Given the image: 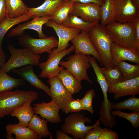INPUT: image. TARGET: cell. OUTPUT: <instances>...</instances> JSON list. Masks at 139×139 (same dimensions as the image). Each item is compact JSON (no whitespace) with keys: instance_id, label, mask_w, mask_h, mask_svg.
<instances>
[{"instance_id":"29","label":"cell","mask_w":139,"mask_h":139,"mask_svg":"<svg viewBox=\"0 0 139 139\" xmlns=\"http://www.w3.org/2000/svg\"><path fill=\"white\" fill-rule=\"evenodd\" d=\"M115 11L112 0H106L100 6V24L106 26L115 21Z\"/></svg>"},{"instance_id":"40","label":"cell","mask_w":139,"mask_h":139,"mask_svg":"<svg viewBox=\"0 0 139 139\" xmlns=\"http://www.w3.org/2000/svg\"><path fill=\"white\" fill-rule=\"evenodd\" d=\"M118 136L115 132L108 129L100 137L99 139H118Z\"/></svg>"},{"instance_id":"25","label":"cell","mask_w":139,"mask_h":139,"mask_svg":"<svg viewBox=\"0 0 139 139\" xmlns=\"http://www.w3.org/2000/svg\"><path fill=\"white\" fill-rule=\"evenodd\" d=\"M25 85V80L23 79L11 77L7 73L0 68V93L12 91L14 88Z\"/></svg>"},{"instance_id":"4","label":"cell","mask_w":139,"mask_h":139,"mask_svg":"<svg viewBox=\"0 0 139 139\" xmlns=\"http://www.w3.org/2000/svg\"><path fill=\"white\" fill-rule=\"evenodd\" d=\"M7 48L11 56L8 60L0 68L7 73L13 69L27 65L35 66L39 65L41 57L40 55L33 54L29 49L16 48L10 44Z\"/></svg>"},{"instance_id":"24","label":"cell","mask_w":139,"mask_h":139,"mask_svg":"<svg viewBox=\"0 0 139 139\" xmlns=\"http://www.w3.org/2000/svg\"><path fill=\"white\" fill-rule=\"evenodd\" d=\"M33 16L28 12L14 18L8 17L0 23V47L2 48L3 40L5 35L12 27L33 18Z\"/></svg>"},{"instance_id":"18","label":"cell","mask_w":139,"mask_h":139,"mask_svg":"<svg viewBox=\"0 0 139 139\" xmlns=\"http://www.w3.org/2000/svg\"><path fill=\"white\" fill-rule=\"evenodd\" d=\"M100 6L93 3L75 2L73 12L83 20L92 23L100 20Z\"/></svg>"},{"instance_id":"11","label":"cell","mask_w":139,"mask_h":139,"mask_svg":"<svg viewBox=\"0 0 139 139\" xmlns=\"http://www.w3.org/2000/svg\"><path fill=\"white\" fill-rule=\"evenodd\" d=\"M115 11L114 21L120 23L133 22L139 16V10L131 0H112Z\"/></svg>"},{"instance_id":"16","label":"cell","mask_w":139,"mask_h":139,"mask_svg":"<svg viewBox=\"0 0 139 139\" xmlns=\"http://www.w3.org/2000/svg\"><path fill=\"white\" fill-rule=\"evenodd\" d=\"M33 109L35 114H39L40 117L47 121L57 124L61 121L59 114L60 108L55 101L51 100L50 102L34 104Z\"/></svg>"},{"instance_id":"23","label":"cell","mask_w":139,"mask_h":139,"mask_svg":"<svg viewBox=\"0 0 139 139\" xmlns=\"http://www.w3.org/2000/svg\"><path fill=\"white\" fill-rule=\"evenodd\" d=\"M47 122L35 114L29 122L28 127L38 134L39 139L43 137L46 138L50 134L48 128Z\"/></svg>"},{"instance_id":"33","label":"cell","mask_w":139,"mask_h":139,"mask_svg":"<svg viewBox=\"0 0 139 139\" xmlns=\"http://www.w3.org/2000/svg\"><path fill=\"white\" fill-rule=\"evenodd\" d=\"M101 69L106 78L108 87L122 81L123 75L119 68L117 66L113 68Z\"/></svg>"},{"instance_id":"15","label":"cell","mask_w":139,"mask_h":139,"mask_svg":"<svg viewBox=\"0 0 139 139\" xmlns=\"http://www.w3.org/2000/svg\"><path fill=\"white\" fill-rule=\"evenodd\" d=\"M111 55L115 66L125 60L139 65V50L133 47H124L113 42L111 47Z\"/></svg>"},{"instance_id":"9","label":"cell","mask_w":139,"mask_h":139,"mask_svg":"<svg viewBox=\"0 0 139 139\" xmlns=\"http://www.w3.org/2000/svg\"><path fill=\"white\" fill-rule=\"evenodd\" d=\"M47 82L50 85L51 100L56 103L62 111L65 112L70 102L74 99L72 95L64 86L57 76L48 79Z\"/></svg>"},{"instance_id":"19","label":"cell","mask_w":139,"mask_h":139,"mask_svg":"<svg viewBox=\"0 0 139 139\" xmlns=\"http://www.w3.org/2000/svg\"><path fill=\"white\" fill-rule=\"evenodd\" d=\"M7 139H13L12 134L15 135L16 139H39L38 134L28 127L17 124H8L6 126Z\"/></svg>"},{"instance_id":"41","label":"cell","mask_w":139,"mask_h":139,"mask_svg":"<svg viewBox=\"0 0 139 139\" xmlns=\"http://www.w3.org/2000/svg\"><path fill=\"white\" fill-rule=\"evenodd\" d=\"M67 1H73L80 4H85L89 3H93L101 6L104 2L101 0H63V2Z\"/></svg>"},{"instance_id":"39","label":"cell","mask_w":139,"mask_h":139,"mask_svg":"<svg viewBox=\"0 0 139 139\" xmlns=\"http://www.w3.org/2000/svg\"><path fill=\"white\" fill-rule=\"evenodd\" d=\"M133 22L135 29V38L133 47L139 50V16Z\"/></svg>"},{"instance_id":"37","label":"cell","mask_w":139,"mask_h":139,"mask_svg":"<svg viewBox=\"0 0 139 139\" xmlns=\"http://www.w3.org/2000/svg\"><path fill=\"white\" fill-rule=\"evenodd\" d=\"M82 110L80 99H74L71 101L65 112L66 114L79 112Z\"/></svg>"},{"instance_id":"1","label":"cell","mask_w":139,"mask_h":139,"mask_svg":"<svg viewBox=\"0 0 139 139\" xmlns=\"http://www.w3.org/2000/svg\"><path fill=\"white\" fill-rule=\"evenodd\" d=\"M88 33L100 56V65L107 68L114 67L111 55V47L113 42L108 34L106 26L99 23L93 25Z\"/></svg>"},{"instance_id":"13","label":"cell","mask_w":139,"mask_h":139,"mask_svg":"<svg viewBox=\"0 0 139 139\" xmlns=\"http://www.w3.org/2000/svg\"><path fill=\"white\" fill-rule=\"evenodd\" d=\"M75 48V53H80L87 55H92L100 63V55L90 39L88 32L81 30L71 41Z\"/></svg>"},{"instance_id":"7","label":"cell","mask_w":139,"mask_h":139,"mask_svg":"<svg viewBox=\"0 0 139 139\" xmlns=\"http://www.w3.org/2000/svg\"><path fill=\"white\" fill-rule=\"evenodd\" d=\"M18 40L20 45L29 49L35 55L45 52L49 54L54 48L57 47L58 42V40L53 36L36 39L24 34L19 37Z\"/></svg>"},{"instance_id":"30","label":"cell","mask_w":139,"mask_h":139,"mask_svg":"<svg viewBox=\"0 0 139 139\" xmlns=\"http://www.w3.org/2000/svg\"><path fill=\"white\" fill-rule=\"evenodd\" d=\"M89 61L92 66L95 73L97 82L99 84L103 92L104 99L107 98V91L108 86L105 77L101 69L98 65L95 58L87 55Z\"/></svg>"},{"instance_id":"34","label":"cell","mask_w":139,"mask_h":139,"mask_svg":"<svg viewBox=\"0 0 139 139\" xmlns=\"http://www.w3.org/2000/svg\"><path fill=\"white\" fill-rule=\"evenodd\" d=\"M114 116H117L119 118H123L128 121L133 127L137 129L139 127V112L126 113L120 110H113L111 112Z\"/></svg>"},{"instance_id":"12","label":"cell","mask_w":139,"mask_h":139,"mask_svg":"<svg viewBox=\"0 0 139 139\" xmlns=\"http://www.w3.org/2000/svg\"><path fill=\"white\" fill-rule=\"evenodd\" d=\"M107 93L114 94V100L126 96L139 94V76L125 80L108 87Z\"/></svg>"},{"instance_id":"44","label":"cell","mask_w":139,"mask_h":139,"mask_svg":"<svg viewBox=\"0 0 139 139\" xmlns=\"http://www.w3.org/2000/svg\"><path fill=\"white\" fill-rule=\"evenodd\" d=\"M134 6L139 10V0H131Z\"/></svg>"},{"instance_id":"5","label":"cell","mask_w":139,"mask_h":139,"mask_svg":"<svg viewBox=\"0 0 139 139\" xmlns=\"http://www.w3.org/2000/svg\"><path fill=\"white\" fill-rule=\"evenodd\" d=\"M108 35L113 42L127 47H133L135 38L133 22H112L106 26Z\"/></svg>"},{"instance_id":"21","label":"cell","mask_w":139,"mask_h":139,"mask_svg":"<svg viewBox=\"0 0 139 139\" xmlns=\"http://www.w3.org/2000/svg\"><path fill=\"white\" fill-rule=\"evenodd\" d=\"M33 101L32 100L27 101L15 109L11 114L12 116L17 118L19 125L28 127L29 122L34 114L33 108L31 106Z\"/></svg>"},{"instance_id":"20","label":"cell","mask_w":139,"mask_h":139,"mask_svg":"<svg viewBox=\"0 0 139 139\" xmlns=\"http://www.w3.org/2000/svg\"><path fill=\"white\" fill-rule=\"evenodd\" d=\"M63 0H45L40 6L29 8L28 12L34 16H51Z\"/></svg>"},{"instance_id":"32","label":"cell","mask_w":139,"mask_h":139,"mask_svg":"<svg viewBox=\"0 0 139 139\" xmlns=\"http://www.w3.org/2000/svg\"><path fill=\"white\" fill-rule=\"evenodd\" d=\"M115 66H117L121 71L122 81L139 76V65H133L123 61Z\"/></svg>"},{"instance_id":"8","label":"cell","mask_w":139,"mask_h":139,"mask_svg":"<svg viewBox=\"0 0 139 139\" xmlns=\"http://www.w3.org/2000/svg\"><path fill=\"white\" fill-rule=\"evenodd\" d=\"M75 50L73 45L59 53L55 52V48L49 54L48 58L45 62L40 63L39 67L41 70L39 76L41 78H50L57 76L64 67L59 66V64L62 58Z\"/></svg>"},{"instance_id":"36","label":"cell","mask_w":139,"mask_h":139,"mask_svg":"<svg viewBox=\"0 0 139 139\" xmlns=\"http://www.w3.org/2000/svg\"><path fill=\"white\" fill-rule=\"evenodd\" d=\"M98 124L89 130L86 133L85 139H99L102 135L108 129L102 128Z\"/></svg>"},{"instance_id":"38","label":"cell","mask_w":139,"mask_h":139,"mask_svg":"<svg viewBox=\"0 0 139 139\" xmlns=\"http://www.w3.org/2000/svg\"><path fill=\"white\" fill-rule=\"evenodd\" d=\"M8 17L5 0H0V23Z\"/></svg>"},{"instance_id":"3","label":"cell","mask_w":139,"mask_h":139,"mask_svg":"<svg viewBox=\"0 0 139 139\" xmlns=\"http://www.w3.org/2000/svg\"><path fill=\"white\" fill-rule=\"evenodd\" d=\"M99 119L94 124L86 126V122L90 123L91 120L85 116L83 113H72L66 117L61 127V130L67 134H71L76 139H85L87 132L97 125L100 124Z\"/></svg>"},{"instance_id":"43","label":"cell","mask_w":139,"mask_h":139,"mask_svg":"<svg viewBox=\"0 0 139 139\" xmlns=\"http://www.w3.org/2000/svg\"><path fill=\"white\" fill-rule=\"evenodd\" d=\"M6 58L5 53L2 50V48L0 47V68L2 65L5 63Z\"/></svg>"},{"instance_id":"31","label":"cell","mask_w":139,"mask_h":139,"mask_svg":"<svg viewBox=\"0 0 139 139\" xmlns=\"http://www.w3.org/2000/svg\"><path fill=\"white\" fill-rule=\"evenodd\" d=\"M110 107L111 109L127 110L133 112H139V98L133 96L118 103L110 102Z\"/></svg>"},{"instance_id":"45","label":"cell","mask_w":139,"mask_h":139,"mask_svg":"<svg viewBox=\"0 0 139 139\" xmlns=\"http://www.w3.org/2000/svg\"><path fill=\"white\" fill-rule=\"evenodd\" d=\"M101 0L102 1H103V2H104L106 0Z\"/></svg>"},{"instance_id":"10","label":"cell","mask_w":139,"mask_h":139,"mask_svg":"<svg viewBox=\"0 0 139 139\" xmlns=\"http://www.w3.org/2000/svg\"><path fill=\"white\" fill-rule=\"evenodd\" d=\"M45 24L47 27L53 29L58 37L57 48H55V52L57 53L60 52L67 49L70 46L69 42L80 33L81 30L79 28L66 27L51 19Z\"/></svg>"},{"instance_id":"28","label":"cell","mask_w":139,"mask_h":139,"mask_svg":"<svg viewBox=\"0 0 139 139\" xmlns=\"http://www.w3.org/2000/svg\"><path fill=\"white\" fill-rule=\"evenodd\" d=\"M75 2L67 1L63 2L51 16V19L61 24L73 12Z\"/></svg>"},{"instance_id":"26","label":"cell","mask_w":139,"mask_h":139,"mask_svg":"<svg viewBox=\"0 0 139 139\" xmlns=\"http://www.w3.org/2000/svg\"><path fill=\"white\" fill-rule=\"evenodd\" d=\"M99 22V21L92 23L86 22L72 12L61 24L66 27L79 28L88 32L93 25Z\"/></svg>"},{"instance_id":"35","label":"cell","mask_w":139,"mask_h":139,"mask_svg":"<svg viewBox=\"0 0 139 139\" xmlns=\"http://www.w3.org/2000/svg\"><path fill=\"white\" fill-rule=\"evenodd\" d=\"M95 94L94 90L92 89H90L88 91L83 98L80 99L82 106V110H86L91 114H93L92 101Z\"/></svg>"},{"instance_id":"6","label":"cell","mask_w":139,"mask_h":139,"mask_svg":"<svg viewBox=\"0 0 139 139\" xmlns=\"http://www.w3.org/2000/svg\"><path fill=\"white\" fill-rule=\"evenodd\" d=\"M66 61H61L59 65L65 67L80 82L85 80L90 83L93 82L88 76L87 70L91 64L87 55L80 53L71 55Z\"/></svg>"},{"instance_id":"22","label":"cell","mask_w":139,"mask_h":139,"mask_svg":"<svg viewBox=\"0 0 139 139\" xmlns=\"http://www.w3.org/2000/svg\"><path fill=\"white\" fill-rule=\"evenodd\" d=\"M57 76L64 86L72 95L79 92L82 89L81 82L66 69H62Z\"/></svg>"},{"instance_id":"42","label":"cell","mask_w":139,"mask_h":139,"mask_svg":"<svg viewBox=\"0 0 139 139\" xmlns=\"http://www.w3.org/2000/svg\"><path fill=\"white\" fill-rule=\"evenodd\" d=\"M55 135L57 139H73L61 130H57L56 132Z\"/></svg>"},{"instance_id":"14","label":"cell","mask_w":139,"mask_h":139,"mask_svg":"<svg viewBox=\"0 0 139 139\" xmlns=\"http://www.w3.org/2000/svg\"><path fill=\"white\" fill-rule=\"evenodd\" d=\"M30 21L19 24L18 26L12 29L8 34V38L20 36L24 34V30L27 29L34 30L38 33L40 38L47 37L42 31V27L49 20L51 16H34Z\"/></svg>"},{"instance_id":"27","label":"cell","mask_w":139,"mask_h":139,"mask_svg":"<svg viewBox=\"0 0 139 139\" xmlns=\"http://www.w3.org/2000/svg\"><path fill=\"white\" fill-rule=\"evenodd\" d=\"M9 17H18L28 13L29 8L22 0H5Z\"/></svg>"},{"instance_id":"2","label":"cell","mask_w":139,"mask_h":139,"mask_svg":"<svg viewBox=\"0 0 139 139\" xmlns=\"http://www.w3.org/2000/svg\"><path fill=\"white\" fill-rule=\"evenodd\" d=\"M37 93L32 90H16L0 93V118L11 115L18 107L27 101H34L38 97Z\"/></svg>"},{"instance_id":"17","label":"cell","mask_w":139,"mask_h":139,"mask_svg":"<svg viewBox=\"0 0 139 139\" xmlns=\"http://www.w3.org/2000/svg\"><path fill=\"white\" fill-rule=\"evenodd\" d=\"M33 66L32 65H27L13 69L11 71L27 81L31 85L42 90L50 96V88L39 79L35 73Z\"/></svg>"}]
</instances>
